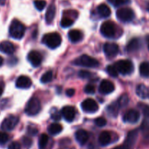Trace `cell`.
Returning <instances> with one entry per match:
<instances>
[{
    "mask_svg": "<svg viewBox=\"0 0 149 149\" xmlns=\"http://www.w3.org/2000/svg\"><path fill=\"white\" fill-rule=\"evenodd\" d=\"M26 32L24 25L18 20H13L9 28V33L11 37L15 39H20L23 37Z\"/></svg>",
    "mask_w": 149,
    "mask_h": 149,
    "instance_id": "obj_1",
    "label": "cell"
},
{
    "mask_svg": "<svg viewBox=\"0 0 149 149\" xmlns=\"http://www.w3.org/2000/svg\"><path fill=\"white\" fill-rule=\"evenodd\" d=\"M42 42L48 48L51 49H55L61 45L62 42L61 36L57 32L46 34L42 38Z\"/></svg>",
    "mask_w": 149,
    "mask_h": 149,
    "instance_id": "obj_2",
    "label": "cell"
},
{
    "mask_svg": "<svg viewBox=\"0 0 149 149\" xmlns=\"http://www.w3.org/2000/svg\"><path fill=\"white\" fill-rule=\"evenodd\" d=\"M74 64L83 67L94 68L99 66V61L88 55H81L74 61Z\"/></svg>",
    "mask_w": 149,
    "mask_h": 149,
    "instance_id": "obj_3",
    "label": "cell"
},
{
    "mask_svg": "<svg viewBox=\"0 0 149 149\" xmlns=\"http://www.w3.org/2000/svg\"><path fill=\"white\" fill-rule=\"evenodd\" d=\"M41 103L36 97H31L27 102L25 108V112L29 116L36 115L40 112Z\"/></svg>",
    "mask_w": 149,
    "mask_h": 149,
    "instance_id": "obj_4",
    "label": "cell"
},
{
    "mask_svg": "<svg viewBox=\"0 0 149 149\" xmlns=\"http://www.w3.org/2000/svg\"><path fill=\"white\" fill-rule=\"evenodd\" d=\"M114 67H116L118 72L121 73L123 75L131 74L134 70L133 64L132 61L127 59L119 60L116 61V64H114Z\"/></svg>",
    "mask_w": 149,
    "mask_h": 149,
    "instance_id": "obj_5",
    "label": "cell"
},
{
    "mask_svg": "<svg viewBox=\"0 0 149 149\" xmlns=\"http://www.w3.org/2000/svg\"><path fill=\"white\" fill-rule=\"evenodd\" d=\"M116 17L120 21L127 23L133 20L135 18V13L129 7H122L116 11Z\"/></svg>",
    "mask_w": 149,
    "mask_h": 149,
    "instance_id": "obj_6",
    "label": "cell"
},
{
    "mask_svg": "<svg viewBox=\"0 0 149 149\" xmlns=\"http://www.w3.org/2000/svg\"><path fill=\"white\" fill-rule=\"evenodd\" d=\"M100 32L106 38H113L116 34V26L113 22L108 20L102 23Z\"/></svg>",
    "mask_w": 149,
    "mask_h": 149,
    "instance_id": "obj_7",
    "label": "cell"
},
{
    "mask_svg": "<svg viewBox=\"0 0 149 149\" xmlns=\"http://www.w3.org/2000/svg\"><path fill=\"white\" fill-rule=\"evenodd\" d=\"M19 122V118L16 115H9L4 119L1 124V128L4 131H11Z\"/></svg>",
    "mask_w": 149,
    "mask_h": 149,
    "instance_id": "obj_8",
    "label": "cell"
},
{
    "mask_svg": "<svg viewBox=\"0 0 149 149\" xmlns=\"http://www.w3.org/2000/svg\"><path fill=\"white\" fill-rule=\"evenodd\" d=\"M83 111L89 113H93L98 110L99 106L96 101L93 99H87L83 101L81 105Z\"/></svg>",
    "mask_w": 149,
    "mask_h": 149,
    "instance_id": "obj_9",
    "label": "cell"
},
{
    "mask_svg": "<svg viewBox=\"0 0 149 149\" xmlns=\"http://www.w3.org/2000/svg\"><path fill=\"white\" fill-rule=\"evenodd\" d=\"M119 46L116 43L113 42H106L103 45V51L108 58H112L116 56L119 53Z\"/></svg>",
    "mask_w": 149,
    "mask_h": 149,
    "instance_id": "obj_10",
    "label": "cell"
},
{
    "mask_svg": "<svg viewBox=\"0 0 149 149\" xmlns=\"http://www.w3.org/2000/svg\"><path fill=\"white\" fill-rule=\"evenodd\" d=\"M141 118V114L136 110H130L124 115V121L130 124H136Z\"/></svg>",
    "mask_w": 149,
    "mask_h": 149,
    "instance_id": "obj_11",
    "label": "cell"
},
{
    "mask_svg": "<svg viewBox=\"0 0 149 149\" xmlns=\"http://www.w3.org/2000/svg\"><path fill=\"white\" fill-rule=\"evenodd\" d=\"M28 60L33 67H37L41 65L42 61V56L40 53L36 51H32L28 54Z\"/></svg>",
    "mask_w": 149,
    "mask_h": 149,
    "instance_id": "obj_12",
    "label": "cell"
},
{
    "mask_svg": "<svg viewBox=\"0 0 149 149\" xmlns=\"http://www.w3.org/2000/svg\"><path fill=\"white\" fill-rule=\"evenodd\" d=\"M61 115L68 122H72L75 118L76 111L72 106H65L61 110Z\"/></svg>",
    "mask_w": 149,
    "mask_h": 149,
    "instance_id": "obj_13",
    "label": "cell"
},
{
    "mask_svg": "<svg viewBox=\"0 0 149 149\" xmlns=\"http://www.w3.org/2000/svg\"><path fill=\"white\" fill-rule=\"evenodd\" d=\"M114 84L111 81L108 80H103L99 86V92L102 94H109L114 91Z\"/></svg>",
    "mask_w": 149,
    "mask_h": 149,
    "instance_id": "obj_14",
    "label": "cell"
},
{
    "mask_svg": "<svg viewBox=\"0 0 149 149\" xmlns=\"http://www.w3.org/2000/svg\"><path fill=\"white\" fill-rule=\"evenodd\" d=\"M32 85V81L30 77L26 75H21L17 77L16 80L15 86L18 89H29Z\"/></svg>",
    "mask_w": 149,
    "mask_h": 149,
    "instance_id": "obj_15",
    "label": "cell"
},
{
    "mask_svg": "<svg viewBox=\"0 0 149 149\" xmlns=\"http://www.w3.org/2000/svg\"><path fill=\"white\" fill-rule=\"evenodd\" d=\"M138 129L132 130V131H130L128 133L127 136L126 137V140H125L124 144L126 145L128 148H130V149H132V148L133 147L134 145L136 143V140L138 139Z\"/></svg>",
    "mask_w": 149,
    "mask_h": 149,
    "instance_id": "obj_16",
    "label": "cell"
},
{
    "mask_svg": "<svg viewBox=\"0 0 149 149\" xmlns=\"http://www.w3.org/2000/svg\"><path fill=\"white\" fill-rule=\"evenodd\" d=\"M75 137L77 141L79 143V144H80L81 145H84L88 141L89 134L85 130L79 129L76 132Z\"/></svg>",
    "mask_w": 149,
    "mask_h": 149,
    "instance_id": "obj_17",
    "label": "cell"
},
{
    "mask_svg": "<svg viewBox=\"0 0 149 149\" xmlns=\"http://www.w3.org/2000/svg\"><path fill=\"white\" fill-rule=\"evenodd\" d=\"M0 51L5 54L11 55L15 52V46L9 41H3L0 42Z\"/></svg>",
    "mask_w": 149,
    "mask_h": 149,
    "instance_id": "obj_18",
    "label": "cell"
},
{
    "mask_svg": "<svg viewBox=\"0 0 149 149\" xmlns=\"http://www.w3.org/2000/svg\"><path fill=\"white\" fill-rule=\"evenodd\" d=\"M141 45V44L139 39H137V38H134L128 42L127 45V51L129 53L136 52L137 51L140 49Z\"/></svg>",
    "mask_w": 149,
    "mask_h": 149,
    "instance_id": "obj_19",
    "label": "cell"
},
{
    "mask_svg": "<svg viewBox=\"0 0 149 149\" xmlns=\"http://www.w3.org/2000/svg\"><path fill=\"white\" fill-rule=\"evenodd\" d=\"M68 36L70 41L71 42H74V43L81 41L83 37L82 33L79 30H77V29H72V30L68 32Z\"/></svg>",
    "mask_w": 149,
    "mask_h": 149,
    "instance_id": "obj_20",
    "label": "cell"
},
{
    "mask_svg": "<svg viewBox=\"0 0 149 149\" xmlns=\"http://www.w3.org/2000/svg\"><path fill=\"white\" fill-rule=\"evenodd\" d=\"M111 137L109 131H102L98 137V143L100 145L106 146L111 143Z\"/></svg>",
    "mask_w": 149,
    "mask_h": 149,
    "instance_id": "obj_21",
    "label": "cell"
},
{
    "mask_svg": "<svg viewBox=\"0 0 149 149\" xmlns=\"http://www.w3.org/2000/svg\"><path fill=\"white\" fill-rule=\"evenodd\" d=\"M97 13L101 18H108L111 15V10L106 4H101L97 7Z\"/></svg>",
    "mask_w": 149,
    "mask_h": 149,
    "instance_id": "obj_22",
    "label": "cell"
},
{
    "mask_svg": "<svg viewBox=\"0 0 149 149\" xmlns=\"http://www.w3.org/2000/svg\"><path fill=\"white\" fill-rule=\"evenodd\" d=\"M136 93L139 97L146 99L149 96V90L144 84H140L136 88Z\"/></svg>",
    "mask_w": 149,
    "mask_h": 149,
    "instance_id": "obj_23",
    "label": "cell"
},
{
    "mask_svg": "<svg viewBox=\"0 0 149 149\" xmlns=\"http://www.w3.org/2000/svg\"><path fill=\"white\" fill-rule=\"evenodd\" d=\"M55 6L54 4H50L47 10L46 14H45V20L47 23H52L55 15Z\"/></svg>",
    "mask_w": 149,
    "mask_h": 149,
    "instance_id": "obj_24",
    "label": "cell"
},
{
    "mask_svg": "<svg viewBox=\"0 0 149 149\" xmlns=\"http://www.w3.org/2000/svg\"><path fill=\"white\" fill-rule=\"evenodd\" d=\"M47 130L48 132L51 135H56L61 132V131L63 130V127L61 124H58V123H53L48 127Z\"/></svg>",
    "mask_w": 149,
    "mask_h": 149,
    "instance_id": "obj_25",
    "label": "cell"
},
{
    "mask_svg": "<svg viewBox=\"0 0 149 149\" xmlns=\"http://www.w3.org/2000/svg\"><path fill=\"white\" fill-rule=\"evenodd\" d=\"M119 108L120 107L118 105L117 102H116V103H112L111 105L107 107L106 111H107L108 114L110 115L111 116L116 117L118 115V112H119Z\"/></svg>",
    "mask_w": 149,
    "mask_h": 149,
    "instance_id": "obj_26",
    "label": "cell"
},
{
    "mask_svg": "<svg viewBox=\"0 0 149 149\" xmlns=\"http://www.w3.org/2000/svg\"><path fill=\"white\" fill-rule=\"evenodd\" d=\"M140 74L142 77H149V63L148 62H143L140 65L139 68Z\"/></svg>",
    "mask_w": 149,
    "mask_h": 149,
    "instance_id": "obj_27",
    "label": "cell"
},
{
    "mask_svg": "<svg viewBox=\"0 0 149 149\" xmlns=\"http://www.w3.org/2000/svg\"><path fill=\"white\" fill-rule=\"evenodd\" d=\"M49 140V137L46 134H41L40 137L39 139V148L44 149L47 146Z\"/></svg>",
    "mask_w": 149,
    "mask_h": 149,
    "instance_id": "obj_28",
    "label": "cell"
},
{
    "mask_svg": "<svg viewBox=\"0 0 149 149\" xmlns=\"http://www.w3.org/2000/svg\"><path fill=\"white\" fill-rule=\"evenodd\" d=\"M52 76H53L52 72L49 70V71L46 72L44 73V74H42V76L41 77L40 79L41 82H42V83H49V82L52 80Z\"/></svg>",
    "mask_w": 149,
    "mask_h": 149,
    "instance_id": "obj_29",
    "label": "cell"
},
{
    "mask_svg": "<svg viewBox=\"0 0 149 149\" xmlns=\"http://www.w3.org/2000/svg\"><path fill=\"white\" fill-rule=\"evenodd\" d=\"M108 1L113 7H120L122 5L130 4L131 0H108Z\"/></svg>",
    "mask_w": 149,
    "mask_h": 149,
    "instance_id": "obj_30",
    "label": "cell"
},
{
    "mask_svg": "<svg viewBox=\"0 0 149 149\" xmlns=\"http://www.w3.org/2000/svg\"><path fill=\"white\" fill-rule=\"evenodd\" d=\"M74 23V20L68 17L63 18L61 21V26L63 28H68L71 26Z\"/></svg>",
    "mask_w": 149,
    "mask_h": 149,
    "instance_id": "obj_31",
    "label": "cell"
},
{
    "mask_svg": "<svg viewBox=\"0 0 149 149\" xmlns=\"http://www.w3.org/2000/svg\"><path fill=\"white\" fill-rule=\"evenodd\" d=\"M128 102H129V98H128V96L127 94L122 95L117 101L118 105H119L120 108H122V107H125L126 105H127Z\"/></svg>",
    "mask_w": 149,
    "mask_h": 149,
    "instance_id": "obj_32",
    "label": "cell"
},
{
    "mask_svg": "<svg viewBox=\"0 0 149 149\" xmlns=\"http://www.w3.org/2000/svg\"><path fill=\"white\" fill-rule=\"evenodd\" d=\"M106 72H108V74H110L111 77H118V71L116 70V67H114V65H109L106 67Z\"/></svg>",
    "mask_w": 149,
    "mask_h": 149,
    "instance_id": "obj_33",
    "label": "cell"
},
{
    "mask_svg": "<svg viewBox=\"0 0 149 149\" xmlns=\"http://www.w3.org/2000/svg\"><path fill=\"white\" fill-rule=\"evenodd\" d=\"M46 1L45 0H35L34 1V6L39 11H42L45 9L46 6Z\"/></svg>",
    "mask_w": 149,
    "mask_h": 149,
    "instance_id": "obj_34",
    "label": "cell"
},
{
    "mask_svg": "<svg viewBox=\"0 0 149 149\" xmlns=\"http://www.w3.org/2000/svg\"><path fill=\"white\" fill-rule=\"evenodd\" d=\"M106 123L107 121H106V118H104L103 117H99L95 120V124L99 127H103L106 125Z\"/></svg>",
    "mask_w": 149,
    "mask_h": 149,
    "instance_id": "obj_35",
    "label": "cell"
},
{
    "mask_svg": "<svg viewBox=\"0 0 149 149\" xmlns=\"http://www.w3.org/2000/svg\"><path fill=\"white\" fill-rule=\"evenodd\" d=\"M79 77L83 79H88L92 77V73L87 70H81L79 72Z\"/></svg>",
    "mask_w": 149,
    "mask_h": 149,
    "instance_id": "obj_36",
    "label": "cell"
},
{
    "mask_svg": "<svg viewBox=\"0 0 149 149\" xmlns=\"http://www.w3.org/2000/svg\"><path fill=\"white\" fill-rule=\"evenodd\" d=\"M84 92L86 93H88V94H93L95 92V88L93 85L92 84H87V86L84 87Z\"/></svg>",
    "mask_w": 149,
    "mask_h": 149,
    "instance_id": "obj_37",
    "label": "cell"
},
{
    "mask_svg": "<svg viewBox=\"0 0 149 149\" xmlns=\"http://www.w3.org/2000/svg\"><path fill=\"white\" fill-rule=\"evenodd\" d=\"M9 140V135L5 132L0 131V145H4Z\"/></svg>",
    "mask_w": 149,
    "mask_h": 149,
    "instance_id": "obj_38",
    "label": "cell"
},
{
    "mask_svg": "<svg viewBox=\"0 0 149 149\" xmlns=\"http://www.w3.org/2000/svg\"><path fill=\"white\" fill-rule=\"evenodd\" d=\"M139 107L141 108V109L142 110L143 112L145 115V116L147 118H149V106L148 105H144V104L141 103L139 105Z\"/></svg>",
    "mask_w": 149,
    "mask_h": 149,
    "instance_id": "obj_39",
    "label": "cell"
},
{
    "mask_svg": "<svg viewBox=\"0 0 149 149\" xmlns=\"http://www.w3.org/2000/svg\"><path fill=\"white\" fill-rule=\"evenodd\" d=\"M51 118H52V119H53L54 121H60L61 118V113H60L58 110L53 111V112H52V113H51Z\"/></svg>",
    "mask_w": 149,
    "mask_h": 149,
    "instance_id": "obj_40",
    "label": "cell"
},
{
    "mask_svg": "<svg viewBox=\"0 0 149 149\" xmlns=\"http://www.w3.org/2000/svg\"><path fill=\"white\" fill-rule=\"evenodd\" d=\"M23 144L26 148H29L32 145V140L27 137H24L23 138Z\"/></svg>",
    "mask_w": 149,
    "mask_h": 149,
    "instance_id": "obj_41",
    "label": "cell"
},
{
    "mask_svg": "<svg viewBox=\"0 0 149 149\" xmlns=\"http://www.w3.org/2000/svg\"><path fill=\"white\" fill-rule=\"evenodd\" d=\"M21 148V145L18 142L14 141L13 143H10L8 146V149H20Z\"/></svg>",
    "mask_w": 149,
    "mask_h": 149,
    "instance_id": "obj_42",
    "label": "cell"
},
{
    "mask_svg": "<svg viewBox=\"0 0 149 149\" xmlns=\"http://www.w3.org/2000/svg\"><path fill=\"white\" fill-rule=\"evenodd\" d=\"M28 133L31 135H36L38 133V130L37 129L34 128V127H29L28 129Z\"/></svg>",
    "mask_w": 149,
    "mask_h": 149,
    "instance_id": "obj_43",
    "label": "cell"
},
{
    "mask_svg": "<svg viewBox=\"0 0 149 149\" xmlns=\"http://www.w3.org/2000/svg\"><path fill=\"white\" fill-rule=\"evenodd\" d=\"M65 93H66V96H69V97H71V96H74V93H75V90L73 89H68L66 90Z\"/></svg>",
    "mask_w": 149,
    "mask_h": 149,
    "instance_id": "obj_44",
    "label": "cell"
},
{
    "mask_svg": "<svg viewBox=\"0 0 149 149\" xmlns=\"http://www.w3.org/2000/svg\"><path fill=\"white\" fill-rule=\"evenodd\" d=\"M145 133V140L146 143H149V128L143 131Z\"/></svg>",
    "mask_w": 149,
    "mask_h": 149,
    "instance_id": "obj_45",
    "label": "cell"
},
{
    "mask_svg": "<svg viewBox=\"0 0 149 149\" xmlns=\"http://www.w3.org/2000/svg\"><path fill=\"white\" fill-rule=\"evenodd\" d=\"M113 149H130V148H128L127 146L126 145L123 144L122 145H119V146H117V147L114 148Z\"/></svg>",
    "mask_w": 149,
    "mask_h": 149,
    "instance_id": "obj_46",
    "label": "cell"
},
{
    "mask_svg": "<svg viewBox=\"0 0 149 149\" xmlns=\"http://www.w3.org/2000/svg\"><path fill=\"white\" fill-rule=\"evenodd\" d=\"M3 63H4V59H3L2 57L0 56V67H1V66H2Z\"/></svg>",
    "mask_w": 149,
    "mask_h": 149,
    "instance_id": "obj_47",
    "label": "cell"
},
{
    "mask_svg": "<svg viewBox=\"0 0 149 149\" xmlns=\"http://www.w3.org/2000/svg\"><path fill=\"white\" fill-rule=\"evenodd\" d=\"M2 93H3V87H2V86H1V85H0V96L2 95Z\"/></svg>",
    "mask_w": 149,
    "mask_h": 149,
    "instance_id": "obj_48",
    "label": "cell"
},
{
    "mask_svg": "<svg viewBox=\"0 0 149 149\" xmlns=\"http://www.w3.org/2000/svg\"><path fill=\"white\" fill-rule=\"evenodd\" d=\"M146 41H147V44H148V48L149 50V34L146 36Z\"/></svg>",
    "mask_w": 149,
    "mask_h": 149,
    "instance_id": "obj_49",
    "label": "cell"
},
{
    "mask_svg": "<svg viewBox=\"0 0 149 149\" xmlns=\"http://www.w3.org/2000/svg\"><path fill=\"white\" fill-rule=\"evenodd\" d=\"M4 3H5V0H0V4H1V5H4Z\"/></svg>",
    "mask_w": 149,
    "mask_h": 149,
    "instance_id": "obj_50",
    "label": "cell"
},
{
    "mask_svg": "<svg viewBox=\"0 0 149 149\" xmlns=\"http://www.w3.org/2000/svg\"><path fill=\"white\" fill-rule=\"evenodd\" d=\"M147 10H148V11L149 12V3H148V4H147Z\"/></svg>",
    "mask_w": 149,
    "mask_h": 149,
    "instance_id": "obj_51",
    "label": "cell"
},
{
    "mask_svg": "<svg viewBox=\"0 0 149 149\" xmlns=\"http://www.w3.org/2000/svg\"></svg>",
    "mask_w": 149,
    "mask_h": 149,
    "instance_id": "obj_52",
    "label": "cell"
}]
</instances>
